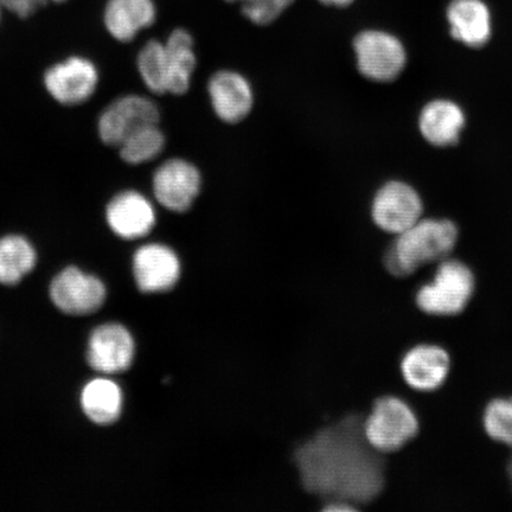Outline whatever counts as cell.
I'll use <instances>...</instances> for the list:
<instances>
[{
  "label": "cell",
  "instance_id": "obj_25",
  "mask_svg": "<svg viewBox=\"0 0 512 512\" xmlns=\"http://www.w3.org/2000/svg\"><path fill=\"white\" fill-rule=\"evenodd\" d=\"M228 3H240L242 15L249 22L260 27L270 25L290 8L294 0H226Z\"/></svg>",
  "mask_w": 512,
  "mask_h": 512
},
{
  "label": "cell",
  "instance_id": "obj_4",
  "mask_svg": "<svg viewBox=\"0 0 512 512\" xmlns=\"http://www.w3.org/2000/svg\"><path fill=\"white\" fill-rule=\"evenodd\" d=\"M368 443L380 453L400 450L419 431V421L405 401L394 396L376 400L363 421Z\"/></svg>",
  "mask_w": 512,
  "mask_h": 512
},
{
  "label": "cell",
  "instance_id": "obj_20",
  "mask_svg": "<svg viewBox=\"0 0 512 512\" xmlns=\"http://www.w3.org/2000/svg\"><path fill=\"white\" fill-rule=\"evenodd\" d=\"M164 43L169 60V94H187L197 67L194 38L187 30L178 28Z\"/></svg>",
  "mask_w": 512,
  "mask_h": 512
},
{
  "label": "cell",
  "instance_id": "obj_22",
  "mask_svg": "<svg viewBox=\"0 0 512 512\" xmlns=\"http://www.w3.org/2000/svg\"><path fill=\"white\" fill-rule=\"evenodd\" d=\"M165 145V134L159 124H151L131 133L117 149L124 163L138 166L157 159L162 155Z\"/></svg>",
  "mask_w": 512,
  "mask_h": 512
},
{
  "label": "cell",
  "instance_id": "obj_21",
  "mask_svg": "<svg viewBox=\"0 0 512 512\" xmlns=\"http://www.w3.org/2000/svg\"><path fill=\"white\" fill-rule=\"evenodd\" d=\"M37 265V252L28 238L8 234L0 238V284L15 286Z\"/></svg>",
  "mask_w": 512,
  "mask_h": 512
},
{
  "label": "cell",
  "instance_id": "obj_17",
  "mask_svg": "<svg viewBox=\"0 0 512 512\" xmlns=\"http://www.w3.org/2000/svg\"><path fill=\"white\" fill-rule=\"evenodd\" d=\"M447 19L454 40L470 48L485 46L492 32L491 14L482 0H452Z\"/></svg>",
  "mask_w": 512,
  "mask_h": 512
},
{
  "label": "cell",
  "instance_id": "obj_5",
  "mask_svg": "<svg viewBox=\"0 0 512 512\" xmlns=\"http://www.w3.org/2000/svg\"><path fill=\"white\" fill-rule=\"evenodd\" d=\"M358 72L375 82L393 81L406 66L407 54L398 37L381 30H366L355 37Z\"/></svg>",
  "mask_w": 512,
  "mask_h": 512
},
{
  "label": "cell",
  "instance_id": "obj_14",
  "mask_svg": "<svg viewBox=\"0 0 512 512\" xmlns=\"http://www.w3.org/2000/svg\"><path fill=\"white\" fill-rule=\"evenodd\" d=\"M207 88L211 108L223 123L239 124L251 114L254 91L245 75L230 69L219 70L211 75Z\"/></svg>",
  "mask_w": 512,
  "mask_h": 512
},
{
  "label": "cell",
  "instance_id": "obj_12",
  "mask_svg": "<svg viewBox=\"0 0 512 512\" xmlns=\"http://www.w3.org/2000/svg\"><path fill=\"white\" fill-rule=\"evenodd\" d=\"M105 219L119 239L136 241L146 238L157 224V210L149 197L137 190H124L107 203Z\"/></svg>",
  "mask_w": 512,
  "mask_h": 512
},
{
  "label": "cell",
  "instance_id": "obj_23",
  "mask_svg": "<svg viewBox=\"0 0 512 512\" xmlns=\"http://www.w3.org/2000/svg\"><path fill=\"white\" fill-rule=\"evenodd\" d=\"M137 69L150 93L169 94V60L164 42L151 40L145 43L137 55Z\"/></svg>",
  "mask_w": 512,
  "mask_h": 512
},
{
  "label": "cell",
  "instance_id": "obj_6",
  "mask_svg": "<svg viewBox=\"0 0 512 512\" xmlns=\"http://www.w3.org/2000/svg\"><path fill=\"white\" fill-rule=\"evenodd\" d=\"M100 73L85 56L73 55L50 66L43 75V86L51 99L62 106L86 104L98 89Z\"/></svg>",
  "mask_w": 512,
  "mask_h": 512
},
{
  "label": "cell",
  "instance_id": "obj_19",
  "mask_svg": "<svg viewBox=\"0 0 512 512\" xmlns=\"http://www.w3.org/2000/svg\"><path fill=\"white\" fill-rule=\"evenodd\" d=\"M81 407L83 413L94 424L112 425L123 414V390L112 380H93L82 389Z\"/></svg>",
  "mask_w": 512,
  "mask_h": 512
},
{
  "label": "cell",
  "instance_id": "obj_24",
  "mask_svg": "<svg viewBox=\"0 0 512 512\" xmlns=\"http://www.w3.org/2000/svg\"><path fill=\"white\" fill-rule=\"evenodd\" d=\"M484 427L491 439L512 447V398L489 403L484 413Z\"/></svg>",
  "mask_w": 512,
  "mask_h": 512
},
{
  "label": "cell",
  "instance_id": "obj_2",
  "mask_svg": "<svg viewBox=\"0 0 512 512\" xmlns=\"http://www.w3.org/2000/svg\"><path fill=\"white\" fill-rule=\"evenodd\" d=\"M458 239L456 224L448 220H420L398 235L384 256V265L396 277H407L419 267L443 261Z\"/></svg>",
  "mask_w": 512,
  "mask_h": 512
},
{
  "label": "cell",
  "instance_id": "obj_11",
  "mask_svg": "<svg viewBox=\"0 0 512 512\" xmlns=\"http://www.w3.org/2000/svg\"><path fill=\"white\" fill-rule=\"evenodd\" d=\"M422 210L421 198L411 185L392 181L377 190L371 217L384 232L399 235L421 220Z\"/></svg>",
  "mask_w": 512,
  "mask_h": 512
},
{
  "label": "cell",
  "instance_id": "obj_16",
  "mask_svg": "<svg viewBox=\"0 0 512 512\" xmlns=\"http://www.w3.org/2000/svg\"><path fill=\"white\" fill-rule=\"evenodd\" d=\"M451 361L437 345H418L407 352L401 362V373L409 387L419 392H433L447 379Z\"/></svg>",
  "mask_w": 512,
  "mask_h": 512
},
{
  "label": "cell",
  "instance_id": "obj_1",
  "mask_svg": "<svg viewBox=\"0 0 512 512\" xmlns=\"http://www.w3.org/2000/svg\"><path fill=\"white\" fill-rule=\"evenodd\" d=\"M363 421L357 415L344 416L294 448V469L306 494L325 505L342 503L357 510V505L380 495L384 485L382 453L368 443Z\"/></svg>",
  "mask_w": 512,
  "mask_h": 512
},
{
  "label": "cell",
  "instance_id": "obj_26",
  "mask_svg": "<svg viewBox=\"0 0 512 512\" xmlns=\"http://www.w3.org/2000/svg\"><path fill=\"white\" fill-rule=\"evenodd\" d=\"M62 0H0L3 9L18 18H30L49 4H59Z\"/></svg>",
  "mask_w": 512,
  "mask_h": 512
},
{
  "label": "cell",
  "instance_id": "obj_13",
  "mask_svg": "<svg viewBox=\"0 0 512 512\" xmlns=\"http://www.w3.org/2000/svg\"><path fill=\"white\" fill-rule=\"evenodd\" d=\"M134 357L136 342L123 324L101 325L88 339L87 362L100 374H123L132 367Z\"/></svg>",
  "mask_w": 512,
  "mask_h": 512
},
{
  "label": "cell",
  "instance_id": "obj_3",
  "mask_svg": "<svg viewBox=\"0 0 512 512\" xmlns=\"http://www.w3.org/2000/svg\"><path fill=\"white\" fill-rule=\"evenodd\" d=\"M475 285V275L463 262L443 260L431 283L416 294V304L428 315L456 316L469 304Z\"/></svg>",
  "mask_w": 512,
  "mask_h": 512
},
{
  "label": "cell",
  "instance_id": "obj_28",
  "mask_svg": "<svg viewBox=\"0 0 512 512\" xmlns=\"http://www.w3.org/2000/svg\"><path fill=\"white\" fill-rule=\"evenodd\" d=\"M509 476H510L511 482H512V459H511V462L509 463Z\"/></svg>",
  "mask_w": 512,
  "mask_h": 512
},
{
  "label": "cell",
  "instance_id": "obj_15",
  "mask_svg": "<svg viewBox=\"0 0 512 512\" xmlns=\"http://www.w3.org/2000/svg\"><path fill=\"white\" fill-rule=\"evenodd\" d=\"M102 21L113 40L130 43L155 24L157 6L155 0H107Z\"/></svg>",
  "mask_w": 512,
  "mask_h": 512
},
{
  "label": "cell",
  "instance_id": "obj_9",
  "mask_svg": "<svg viewBox=\"0 0 512 512\" xmlns=\"http://www.w3.org/2000/svg\"><path fill=\"white\" fill-rule=\"evenodd\" d=\"M51 302L69 316H88L99 311L107 298L106 285L79 267L63 268L51 281Z\"/></svg>",
  "mask_w": 512,
  "mask_h": 512
},
{
  "label": "cell",
  "instance_id": "obj_27",
  "mask_svg": "<svg viewBox=\"0 0 512 512\" xmlns=\"http://www.w3.org/2000/svg\"><path fill=\"white\" fill-rule=\"evenodd\" d=\"M320 3L329 6H337V8H345L354 3V0H319Z\"/></svg>",
  "mask_w": 512,
  "mask_h": 512
},
{
  "label": "cell",
  "instance_id": "obj_8",
  "mask_svg": "<svg viewBox=\"0 0 512 512\" xmlns=\"http://www.w3.org/2000/svg\"><path fill=\"white\" fill-rule=\"evenodd\" d=\"M200 169L187 159L171 158L152 177V192L160 207L175 214L187 213L201 194Z\"/></svg>",
  "mask_w": 512,
  "mask_h": 512
},
{
  "label": "cell",
  "instance_id": "obj_7",
  "mask_svg": "<svg viewBox=\"0 0 512 512\" xmlns=\"http://www.w3.org/2000/svg\"><path fill=\"white\" fill-rule=\"evenodd\" d=\"M159 121L160 110L155 101L149 96L127 94L105 107L99 115L96 130L102 144L117 149L138 128L159 124Z\"/></svg>",
  "mask_w": 512,
  "mask_h": 512
},
{
  "label": "cell",
  "instance_id": "obj_18",
  "mask_svg": "<svg viewBox=\"0 0 512 512\" xmlns=\"http://www.w3.org/2000/svg\"><path fill=\"white\" fill-rule=\"evenodd\" d=\"M465 125V115L457 104L435 100L424 107L419 127L422 136L434 146L446 147L458 143Z\"/></svg>",
  "mask_w": 512,
  "mask_h": 512
},
{
  "label": "cell",
  "instance_id": "obj_29",
  "mask_svg": "<svg viewBox=\"0 0 512 512\" xmlns=\"http://www.w3.org/2000/svg\"><path fill=\"white\" fill-rule=\"evenodd\" d=\"M3 6L0 5V22H2V12H3Z\"/></svg>",
  "mask_w": 512,
  "mask_h": 512
},
{
  "label": "cell",
  "instance_id": "obj_10",
  "mask_svg": "<svg viewBox=\"0 0 512 512\" xmlns=\"http://www.w3.org/2000/svg\"><path fill=\"white\" fill-rule=\"evenodd\" d=\"M132 272L140 292L157 294L174 290L182 278L183 265L174 248L150 242L134 252Z\"/></svg>",
  "mask_w": 512,
  "mask_h": 512
}]
</instances>
